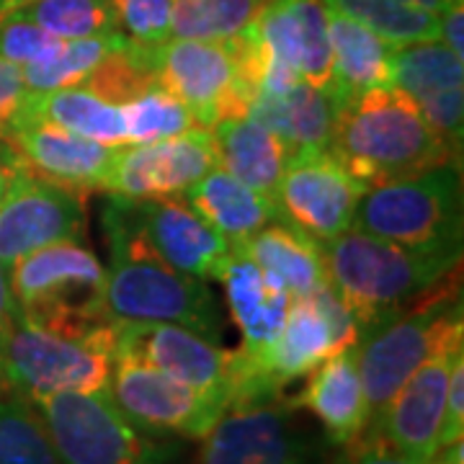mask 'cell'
Instances as JSON below:
<instances>
[{
  "instance_id": "obj_1",
  "label": "cell",
  "mask_w": 464,
  "mask_h": 464,
  "mask_svg": "<svg viewBox=\"0 0 464 464\" xmlns=\"http://www.w3.org/2000/svg\"><path fill=\"white\" fill-rule=\"evenodd\" d=\"M109 266L103 304L111 320L170 323L219 343L222 315L207 282L168 266L140 227L134 199L109 194L103 209Z\"/></svg>"
},
{
  "instance_id": "obj_2",
  "label": "cell",
  "mask_w": 464,
  "mask_h": 464,
  "mask_svg": "<svg viewBox=\"0 0 464 464\" xmlns=\"http://www.w3.org/2000/svg\"><path fill=\"white\" fill-rule=\"evenodd\" d=\"M325 282L366 335L459 276L462 250L411 248L348 227L323 243Z\"/></svg>"
},
{
  "instance_id": "obj_3",
  "label": "cell",
  "mask_w": 464,
  "mask_h": 464,
  "mask_svg": "<svg viewBox=\"0 0 464 464\" xmlns=\"http://www.w3.org/2000/svg\"><path fill=\"white\" fill-rule=\"evenodd\" d=\"M328 152L366 188L457 158L420 114L418 103L395 85L372 88L346 101L335 119Z\"/></svg>"
},
{
  "instance_id": "obj_4",
  "label": "cell",
  "mask_w": 464,
  "mask_h": 464,
  "mask_svg": "<svg viewBox=\"0 0 464 464\" xmlns=\"http://www.w3.org/2000/svg\"><path fill=\"white\" fill-rule=\"evenodd\" d=\"M5 274L14 315L24 320L72 333H93L114 323L103 304L106 266L83 240L34 250Z\"/></svg>"
},
{
  "instance_id": "obj_5",
  "label": "cell",
  "mask_w": 464,
  "mask_h": 464,
  "mask_svg": "<svg viewBox=\"0 0 464 464\" xmlns=\"http://www.w3.org/2000/svg\"><path fill=\"white\" fill-rule=\"evenodd\" d=\"M0 364L8 392L24 400L57 392H109L114 323L93 333H72L14 315L0 346Z\"/></svg>"
},
{
  "instance_id": "obj_6",
  "label": "cell",
  "mask_w": 464,
  "mask_h": 464,
  "mask_svg": "<svg viewBox=\"0 0 464 464\" xmlns=\"http://www.w3.org/2000/svg\"><path fill=\"white\" fill-rule=\"evenodd\" d=\"M359 341L362 333L356 320L348 315L328 284L310 297L292 299L282 331L264 353L243 359L235 351L237 384L232 405L276 398L282 387L307 377L338 348Z\"/></svg>"
},
{
  "instance_id": "obj_7",
  "label": "cell",
  "mask_w": 464,
  "mask_h": 464,
  "mask_svg": "<svg viewBox=\"0 0 464 464\" xmlns=\"http://www.w3.org/2000/svg\"><path fill=\"white\" fill-rule=\"evenodd\" d=\"M351 227L411 248L462 250L459 160L366 188Z\"/></svg>"
},
{
  "instance_id": "obj_8",
  "label": "cell",
  "mask_w": 464,
  "mask_h": 464,
  "mask_svg": "<svg viewBox=\"0 0 464 464\" xmlns=\"http://www.w3.org/2000/svg\"><path fill=\"white\" fill-rule=\"evenodd\" d=\"M464 331L459 276L418 299L384 325L362 335L359 372L369 402V426L395 398L400 384L431 356L449 335Z\"/></svg>"
},
{
  "instance_id": "obj_9",
  "label": "cell",
  "mask_w": 464,
  "mask_h": 464,
  "mask_svg": "<svg viewBox=\"0 0 464 464\" xmlns=\"http://www.w3.org/2000/svg\"><path fill=\"white\" fill-rule=\"evenodd\" d=\"M60 464H170L179 447L140 431L109 392H57L29 400Z\"/></svg>"
},
{
  "instance_id": "obj_10",
  "label": "cell",
  "mask_w": 464,
  "mask_h": 464,
  "mask_svg": "<svg viewBox=\"0 0 464 464\" xmlns=\"http://www.w3.org/2000/svg\"><path fill=\"white\" fill-rule=\"evenodd\" d=\"M248 29L258 93H284L297 83L333 91L325 0H268Z\"/></svg>"
},
{
  "instance_id": "obj_11",
  "label": "cell",
  "mask_w": 464,
  "mask_h": 464,
  "mask_svg": "<svg viewBox=\"0 0 464 464\" xmlns=\"http://www.w3.org/2000/svg\"><path fill=\"white\" fill-rule=\"evenodd\" d=\"M158 85L181 101L199 130L248 116L256 88L243 78L232 39H168L155 50Z\"/></svg>"
},
{
  "instance_id": "obj_12",
  "label": "cell",
  "mask_w": 464,
  "mask_h": 464,
  "mask_svg": "<svg viewBox=\"0 0 464 464\" xmlns=\"http://www.w3.org/2000/svg\"><path fill=\"white\" fill-rule=\"evenodd\" d=\"M109 398L119 413L150 436L204 439L227 411L222 400L209 398L127 353H114Z\"/></svg>"
},
{
  "instance_id": "obj_13",
  "label": "cell",
  "mask_w": 464,
  "mask_h": 464,
  "mask_svg": "<svg viewBox=\"0 0 464 464\" xmlns=\"http://www.w3.org/2000/svg\"><path fill=\"white\" fill-rule=\"evenodd\" d=\"M83 235V197L36 176L16 158L0 199V266L8 271L34 250Z\"/></svg>"
},
{
  "instance_id": "obj_14",
  "label": "cell",
  "mask_w": 464,
  "mask_h": 464,
  "mask_svg": "<svg viewBox=\"0 0 464 464\" xmlns=\"http://www.w3.org/2000/svg\"><path fill=\"white\" fill-rule=\"evenodd\" d=\"M215 166L212 130L121 145L114 150L101 191L124 199H179Z\"/></svg>"
},
{
  "instance_id": "obj_15",
  "label": "cell",
  "mask_w": 464,
  "mask_h": 464,
  "mask_svg": "<svg viewBox=\"0 0 464 464\" xmlns=\"http://www.w3.org/2000/svg\"><path fill=\"white\" fill-rule=\"evenodd\" d=\"M199 464H320V449L276 398L227 408L204 436Z\"/></svg>"
},
{
  "instance_id": "obj_16",
  "label": "cell",
  "mask_w": 464,
  "mask_h": 464,
  "mask_svg": "<svg viewBox=\"0 0 464 464\" xmlns=\"http://www.w3.org/2000/svg\"><path fill=\"white\" fill-rule=\"evenodd\" d=\"M114 353L142 359L173 380L222 400L227 408L235 400V351H227L183 325L114 320Z\"/></svg>"
},
{
  "instance_id": "obj_17",
  "label": "cell",
  "mask_w": 464,
  "mask_h": 464,
  "mask_svg": "<svg viewBox=\"0 0 464 464\" xmlns=\"http://www.w3.org/2000/svg\"><path fill=\"white\" fill-rule=\"evenodd\" d=\"M366 186L328 150L292 155L274 191L279 219L295 225L317 243H328L351 227Z\"/></svg>"
},
{
  "instance_id": "obj_18",
  "label": "cell",
  "mask_w": 464,
  "mask_h": 464,
  "mask_svg": "<svg viewBox=\"0 0 464 464\" xmlns=\"http://www.w3.org/2000/svg\"><path fill=\"white\" fill-rule=\"evenodd\" d=\"M459 351H464V331L449 335L447 341L400 384L395 398L387 402V408L366 429V433L384 439L411 462H431L433 454L439 451L449 372Z\"/></svg>"
},
{
  "instance_id": "obj_19",
  "label": "cell",
  "mask_w": 464,
  "mask_h": 464,
  "mask_svg": "<svg viewBox=\"0 0 464 464\" xmlns=\"http://www.w3.org/2000/svg\"><path fill=\"white\" fill-rule=\"evenodd\" d=\"M392 85L418 103L420 114L459 158L464 134V63L441 39L392 47Z\"/></svg>"
},
{
  "instance_id": "obj_20",
  "label": "cell",
  "mask_w": 464,
  "mask_h": 464,
  "mask_svg": "<svg viewBox=\"0 0 464 464\" xmlns=\"http://www.w3.org/2000/svg\"><path fill=\"white\" fill-rule=\"evenodd\" d=\"M134 209L148 243L168 266L201 282L219 279L232 246L183 197L134 199Z\"/></svg>"
},
{
  "instance_id": "obj_21",
  "label": "cell",
  "mask_w": 464,
  "mask_h": 464,
  "mask_svg": "<svg viewBox=\"0 0 464 464\" xmlns=\"http://www.w3.org/2000/svg\"><path fill=\"white\" fill-rule=\"evenodd\" d=\"M5 148L14 150L18 160L36 176L75 194L103 186L116 150L32 116L18 121Z\"/></svg>"
},
{
  "instance_id": "obj_22",
  "label": "cell",
  "mask_w": 464,
  "mask_h": 464,
  "mask_svg": "<svg viewBox=\"0 0 464 464\" xmlns=\"http://www.w3.org/2000/svg\"><path fill=\"white\" fill-rule=\"evenodd\" d=\"M307 377L310 382L292 408H307L315 415L335 447L362 439L369 429V402L359 372V343L338 348Z\"/></svg>"
},
{
  "instance_id": "obj_23",
  "label": "cell",
  "mask_w": 464,
  "mask_h": 464,
  "mask_svg": "<svg viewBox=\"0 0 464 464\" xmlns=\"http://www.w3.org/2000/svg\"><path fill=\"white\" fill-rule=\"evenodd\" d=\"M217 282L225 286L232 323L243 335L237 353L243 359H256L282 331L284 317L292 304L289 292L264 274L240 246L230 248Z\"/></svg>"
},
{
  "instance_id": "obj_24",
  "label": "cell",
  "mask_w": 464,
  "mask_h": 464,
  "mask_svg": "<svg viewBox=\"0 0 464 464\" xmlns=\"http://www.w3.org/2000/svg\"><path fill=\"white\" fill-rule=\"evenodd\" d=\"M341 101L333 91L297 83L284 93H256L248 116L279 134L292 155L317 152L331 145Z\"/></svg>"
},
{
  "instance_id": "obj_25",
  "label": "cell",
  "mask_w": 464,
  "mask_h": 464,
  "mask_svg": "<svg viewBox=\"0 0 464 464\" xmlns=\"http://www.w3.org/2000/svg\"><path fill=\"white\" fill-rule=\"evenodd\" d=\"M186 204L215 227L230 246H243L250 235L279 219L271 197L250 188L225 168L215 166L186 194Z\"/></svg>"
},
{
  "instance_id": "obj_26",
  "label": "cell",
  "mask_w": 464,
  "mask_h": 464,
  "mask_svg": "<svg viewBox=\"0 0 464 464\" xmlns=\"http://www.w3.org/2000/svg\"><path fill=\"white\" fill-rule=\"evenodd\" d=\"M328 8V42H331L333 91L341 101L362 96L372 88L392 85V44L366 29L364 24Z\"/></svg>"
},
{
  "instance_id": "obj_27",
  "label": "cell",
  "mask_w": 464,
  "mask_h": 464,
  "mask_svg": "<svg viewBox=\"0 0 464 464\" xmlns=\"http://www.w3.org/2000/svg\"><path fill=\"white\" fill-rule=\"evenodd\" d=\"M258 268L279 282L289 297H310L325 286L323 243L295 225L274 219L240 246Z\"/></svg>"
},
{
  "instance_id": "obj_28",
  "label": "cell",
  "mask_w": 464,
  "mask_h": 464,
  "mask_svg": "<svg viewBox=\"0 0 464 464\" xmlns=\"http://www.w3.org/2000/svg\"><path fill=\"white\" fill-rule=\"evenodd\" d=\"M212 137L219 168L274 199L276 183L292 158L282 137L250 116L222 119L212 130Z\"/></svg>"
},
{
  "instance_id": "obj_29",
  "label": "cell",
  "mask_w": 464,
  "mask_h": 464,
  "mask_svg": "<svg viewBox=\"0 0 464 464\" xmlns=\"http://www.w3.org/2000/svg\"><path fill=\"white\" fill-rule=\"evenodd\" d=\"M24 116L50 121L67 132L81 134L109 148L127 145V127H124L121 106L103 101L85 85L60 88L50 93H29Z\"/></svg>"
},
{
  "instance_id": "obj_30",
  "label": "cell",
  "mask_w": 464,
  "mask_h": 464,
  "mask_svg": "<svg viewBox=\"0 0 464 464\" xmlns=\"http://www.w3.org/2000/svg\"><path fill=\"white\" fill-rule=\"evenodd\" d=\"M127 36L121 32L101 34V36H88V39H63L44 57L34 60L29 65L21 67L24 83L29 93H50L60 88H72L83 85V81L99 67V63L121 47Z\"/></svg>"
},
{
  "instance_id": "obj_31",
  "label": "cell",
  "mask_w": 464,
  "mask_h": 464,
  "mask_svg": "<svg viewBox=\"0 0 464 464\" xmlns=\"http://www.w3.org/2000/svg\"><path fill=\"white\" fill-rule=\"evenodd\" d=\"M57 39H88L119 32L114 0H24L11 14Z\"/></svg>"
},
{
  "instance_id": "obj_32",
  "label": "cell",
  "mask_w": 464,
  "mask_h": 464,
  "mask_svg": "<svg viewBox=\"0 0 464 464\" xmlns=\"http://www.w3.org/2000/svg\"><path fill=\"white\" fill-rule=\"evenodd\" d=\"M325 5L364 24L392 47L439 39V16L408 0H325Z\"/></svg>"
},
{
  "instance_id": "obj_33",
  "label": "cell",
  "mask_w": 464,
  "mask_h": 464,
  "mask_svg": "<svg viewBox=\"0 0 464 464\" xmlns=\"http://www.w3.org/2000/svg\"><path fill=\"white\" fill-rule=\"evenodd\" d=\"M268 0H173V39H232L258 18Z\"/></svg>"
},
{
  "instance_id": "obj_34",
  "label": "cell",
  "mask_w": 464,
  "mask_h": 464,
  "mask_svg": "<svg viewBox=\"0 0 464 464\" xmlns=\"http://www.w3.org/2000/svg\"><path fill=\"white\" fill-rule=\"evenodd\" d=\"M158 47H142L127 39L121 47H116L101 60L99 67L85 78L83 85L116 106L130 103L137 96H142L148 88L158 85V75H155Z\"/></svg>"
},
{
  "instance_id": "obj_35",
  "label": "cell",
  "mask_w": 464,
  "mask_h": 464,
  "mask_svg": "<svg viewBox=\"0 0 464 464\" xmlns=\"http://www.w3.org/2000/svg\"><path fill=\"white\" fill-rule=\"evenodd\" d=\"M0 464H60L36 408L16 392H0Z\"/></svg>"
},
{
  "instance_id": "obj_36",
  "label": "cell",
  "mask_w": 464,
  "mask_h": 464,
  "mask_svg": "<svg viewBox=\"0 0 464 464\" xmlns=\"http://www.w3.org/2000/svg\"><path fill=\"white\" fill-rule=\"evenodd\" d=\"M121 114L127 127V145L152 142V140L197 130L191 111L160 85H152L142 96L124 103Z\"/></svg>"
},
{
  "instance_id": "obj_37",
  "label": "cell",
  "mask_w": 464,
  "mask_h": 464,
  "mask_svg": "<svg viewBox=\"0 0 464 464\" xmlns=\"http://www.w3.org/2000/svg\"><path fill=\"white\" fill-rule=\"evenodd\" d=\"M119 32L134 44L158 47L170 39L173 0H114Z\"/></svg>"
},
{
  "instance_id": "obj_38",
  "label": "cell",
  "mask_w": 464,
  "mask_h": 464,
  "mask_svg": "<svg viewBox=\"0 0 464 464\" xmlns=\"http://www.w3.org/2000/svg\"><path fill=\"white\" fill-rule=\"evenodd\" d=\"M63 39L52 36L44 29L34 26L29 21L16 16L0 18V57L14 63V65L24 67L44 57L52 52Z\"/></svg>"
},
{
  "instance_id": "obj_39",
  "label": "cell",
  "mask_w": 464,
  "mask_h": 464,
  "mask_svg": "<svg viewBox=\"0 0 464 464\" xmlns=\"http://www.w3.org/2000/svg\"><path fill=\"white\" fill-rule=\"evenodd\" d=\"M29 91L24 83L21 67L0 57V145L11 140L26 111Z\"/></svg>"
},
{
  "instance_id": "obj_40",
  "label": "cell",
  "mask_w": 464,
  "mask_h": 464,
  "mask_svg": "<svg viewBox=\"0 0 464 464\" xmlns=\"http://www.w3.org/2000/svg\"><path fill=\"white\" fill-rule=\"evenodd\" d=\"M464 436V351L454 356V364L449 372L447 405H444V420L439 433V449L449 447L454 441H462Z\"/></svg>"
},
{
  "instance_id": "obj_41",
  "label": "cell",
  "mask_w": 464,
  "mask_h": 464,
  "mask_svg": "<svg viewBox=\"0 0 464 464\" xmlns=\"http://www.w3.org/2000/svg\"><path fill=\"white\" fill-rule=\"evenodd\" d=\"M333 464H415L398 454L380 436L364 433L362 439H356L353 444H348L346 451Z\"/></svg>"
},
{
  "instance_id": "obj_42",
  "label": "cell",
  "mask_w": 464,
  "mask_h": 464,
  "mask_svg": "<svg viewBox=\"0 0 464 464\" xmlns=\"http://www.w3.org/2000/svg\"><path fill=\"white\" fill-rule=\"evenodd\" d=\"M464 0H449L447 8L439 16V39L447 44L449 50L464 54Z\"/></svg>"
},
{
  "instance_id": "obj_43",
  "label": "cell",
  "mask_w": 464,
  "mask_h": 464,
  "mask_svg": "<svg viewBox=\"0 0 464 464\" xmlns=\"http://www.w3.org/2000/svg\"><path fill=\"white\" fill-rule=\"evenodd\" d=\"M11 325H14V299H11V289H8V274L0 266V346L11 331Z\"/></svg>"
},
{
  "instance_id": "obj_44",
  "label": "cell",
  "mask_w": 464,
  "mask_h": 464,
  "mask_svg": "<svg viewBox=\"0 0 464 464\" xmlns=\"http://www.w3.org/2000/svg\"><path fill=\"white\" fill-rule=\"evenodd\" d=\"M14 166H16V152L11 148H5V145H0V199L5 194V186H8Z\"/></svg>"
},
{
  "instance_id": "obj_45",
  "label": "cell",
  "mask_w": 464,
  "mask_h": 464,
  "mask_svg": "<svg viewBox=\"0 0 464 464\" xmlns=\"http://www.w3.org/2000/svg\"><path fill=\"white\" fill-rule=\"evenodd\" d=\"M24 0H0V18L5 16V14H11L16 5H21Z\"/></svg>"
},
{
  "instance_id": "obj_46",
  "label": "cell",
  "mask_w": 464,
  "mask_h": 464,
  "mask_svg": "<svg viewBox=\"0 0 464 464\" xmlns=\"http://www.w3.org/2000/svg\"><path fill=\"white\" fill-rule=\"evenodd\" d=\"M0 392H8V387H5V380H3V364H0Z\"/></svg>"
}]
</instances>
